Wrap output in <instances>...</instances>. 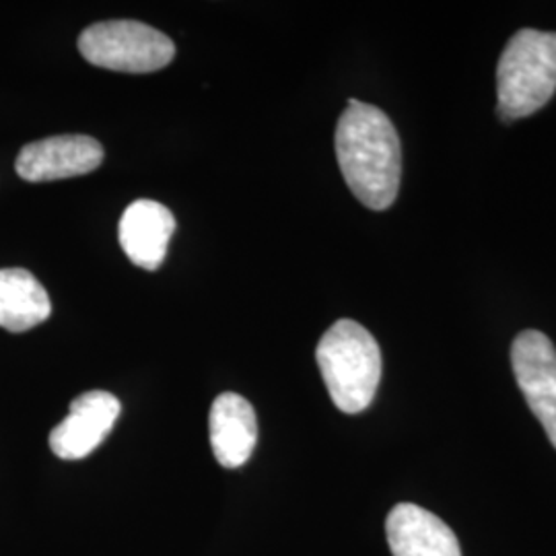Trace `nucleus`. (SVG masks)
I'll return each instance as SVG.
<instances>
[{
  "mask_svg": "<svg viewBox=\"0 0 556 556\" xmlns=\"http://www.w3.org/2000/svg\"><path fill=\"white\" fill-rule=\"evenodd\" d=\"M316 358L338 410L357 415L374 402L381 379V351L367 328L353 319H338L319 338Z\"/></svg>",
  "mask_w": 556,
  "mask_h": 556,
  "instance_id": "obj_2",
  "label": "nucleus"
},
{
  "mask_svg": "<svg viewBox=\"0 0 556 556\" xmlns=\"http://www.w3.org/2000/svg\"><path fill=\"white\" fill-rule=\"evenodd\" d=\"M334 144L340 172L355 199L371 211L390 208L402 178V147L392 119L376 105L349 100Z\"/></svg>",
  "mask_w": 556,
  "mask_h": 556,
  "instance_id": "obj_1",
  "label": "nucleus"
},
{
  "mask_svg": "<svg viewBox=\"0 0 556 556\" xmlns=\"http://www.w3.org/2000/svg\"><path fill=\"white\" fill-rule=\"evenodd\" d=\"M101 163L100 140L87 135H60L25 144L15 169L27 181H54L91 174Z\"/></svg>",
  "mask_w": 556,
  "mask_h": 556,
  "instance_id": "obj_6",
  "label": "nucleus"
},
{
  "mask_svg": "<svg viewBox=\"0 0 556 556\" xmlns=\"http://www.w3.org/2000/svg\"><path fill=\"white\" fill-rule=\"evenodd\" d=\"M555 91V31H517L498 59V116L507 124L532 116L553 100Z\"/></svg>",
  "mask_w": 556,
  "mask_h": 556,
  "instance_id": "obj_3",
  "label": "nucleus"
},
{
  "mask_svg": "<svg viewBox=\"0 0 556 556\" xmlns=\"http://www.w3.org/2000/svg\"><path fill=\"white\" fill-rule=\"evenodd\" d=\"M119 408L118 397L110 392L91 390L80 394L71 402L68 417L52 429L50 450L60 459H80L93 454L110 435Z\"/></svg>",
  "mask_w": 556,
  "mask_h": 556,
  "instance_id": "obj_7",
  "label": "nucleus"
},
{
  "mask_svg": "<svg viewBox=\"0 0 556 556\" xmlns=\"http://www.w3.org/2000/svg\"><path fill=\"white\" fill-rule=\"evenodd\" d=\"M50 314L52 303L38 278L25 268H0V328L20 334Z\"/></svg>",
  "mask_w": 556,
  "mask_h": 556,
  "instance_id": "obj_11",
  "label": "nucleus"
},
{
  "mask_svg": "<svg viewBox=\"0 0 556 556\" xmlns=\"http://www.w3.org/2000/svg\"><path fill=\"white\" fill-rule=\"evenodd\" d=\"M394 556H462L452 528L415 503L396 505L386 521Z\"/></svg>",
  "mask_w": 556,
  "mask_h": 556,
  "instance_id": "obj_9",
  "label": "nucleus"
},
{
  "mask_svg": "<svg viewBox=\"0 0 556 556\" xmlns=\"http://www.w3.org/2000/svg\"><path fill=\"white\" fill-rule=\"evenodd\" d=\"M79 52L93 66L118 73H155L176 56V43L140 21H101L79 36Z\"/></svg>",
  "mask_w": 556,
  "mask_h": 556,
  "instance_id": "obj_4",
  "label": "nucleus"
},
{
  "mask_svg": "<svg viewBox=\"0 0 556 556\" xmlns=\"http://www.w3.org/2000/svg\"><path fill=\"white\" fill-rule=\"evenodd\" d=\"M211 447L223 468H241L258 443V420L252 404L236 392L217 396L208 417Z\"/></svg>",
  "mask_w": 556,
  "mask_h": 556,
  "instance_id": "obj_10",
  "label": "nucleus"
},
{
  "mask_svg": "<svg viewBox=\"0 0 556 556\" xmlns=\"http://www.w3.org/2000/svg\"><path fill=\"white\" fill-rule=\"evenodd\" d=\"M517 386L556 450V349L538 330H523L511 344Z\"/></svg>",
  "mask_w": 556,
  "mask_h": 556,
  "instance_id": "obj_5",
  "label": "nucleus"
},
{
  "mask_svg": "<svg viewBox=\"0 0 556 556\" xmlns=\"http://www.w3.org/2000/svg\"><path fill=\"white\" fill-rule=\"evenodd\" d=\"M174 231L176 219L167 206L155 200H135L119 219V245L135 266L157 270Z\"/></svg>",
  "mask_w": 556,
  "mask_h": 556,
  "instance_id": "obj_8",
  "label": "nucleus"
}]
</instances>
